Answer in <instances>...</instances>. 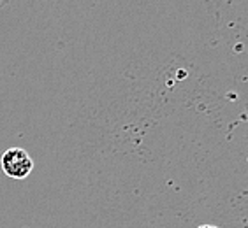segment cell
I'll list each match as a JSON object with an SVG mask.
<instances>
[{"mask_svg":"<svg viewBox=\"0 0 248 228\" xmlns=\"http://www.w3.org/2000/svg\"><path fill=\"white\" fill-rule=\"evenodd\" d=\"M0 167L11 179H27L33 171V160L21 147H9L0 158Z\"/></svg>","mask_w":248,"mask_h":228,"instance_id":"1","label":"cell"},{"mask_svg":"<svg viewBox=\"0 0 248 228\" xmlns=\"http://www.w3.org/2000/svg\"><path fill=\"white\" fill-rule=\"evenodd\" d=\"M197 228H220V227H215V225H201Z\"/></svg>","mask_w":248,"mask_h":228,"instance_id":"2","label":"cell"}]
</instances>
